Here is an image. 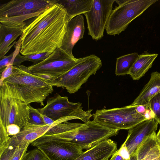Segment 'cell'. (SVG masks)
<instances>
[{"mask_svg":"<svg viewBox=\"0 0 160 160\" xmlns=\"http://www.w3.org/2000/svg\"><path fill=\"white\" fill-rule=\"evenodd\" d=\"M68 21L65 9L58 1L48 6L26 24L21 36L20 53H52L61 48Z\"/></svg>","mask_w":160,"mask_h":160,"instance_id":"1","label":"cell"},{"mask_svg":"<svg viewBox=\"0 0 160 160\" xmlns=\"http://www.w3.org/2000/svg\"><path fill=\"white\" fill-rule=\"evenodd\" d=\"M4 81L15 87L28 105L36 102L44 106V101L54 90L50 79L32 73L23 65L13 66L11 75Z\"/></svg>","mask_w":160,"mask_h":160,"instance_id":"2","label":"cell"},{"mask_svg":"<svg viewBox=\"0 0 160 160\" xmlns=\"http://www.w3.org/2000/svg\"><path fill=\"white\" fill-rule=\"evenodd\" d=\"M0 123L6 130L10 124H16L21 129L28 122V105L12 83L4 81L0 86Z\"/></svg>","mask_w":160,"mask_h":160,"instance_id":"3","label":"cell"},{"mask_svg":"<svg viewBox=\"0 0 160 160\" xmlns=\"http://www.w3.org/2000/svg\"><path fill=\"white\" fill-rule=\"evenodd\" d=\"M119 130L108 128L93 120L84 123L77 128L55 134L43 135L45 137L69 142L87 150L100 142L117 135Z\"/></svg>","mask_w":160,"mask_h":160,"instance_id":"4","label":"cell"},{"mask_svg":"<svg viewBox=\"0 0 160 160\" xmlns=\"http://www.w3.org/2000/svg\"><path fill=\"white\" fill-rule=\"evenodd\" d=\"M58 0H12L0 5V22L18 25L42 13Z\"/></svg>","mask_w":160,"mask_h":160,"instance_id":"5","label":"cell"},{"mask_svg":"<svg viewBox=\"0 0 160 160\" xmlns=\"http://www.w3.org/2000/svg\"><path fill=\"white\" fill-rule=\"evenodd\" d=\"M157 0H115L118 5L112 10L105 30L115 36L124 31L129 24Z\"/></svg>","mask_w":160,"mask_h":160,"instance_id":"6","label":"cell"},{"mask_svg":"<svg viewBox=\"0 0 160 160\" xmlns=\"http://www.w3.org/2000/svg\"><path fill=\"white\" fill-rule=\"evenodd\" d=\"M38 109L40 113L49 117L58 124L77 119L85 123L92 117V109L84 111L81 103L70 102L68 97L62 96L58 93L48 98L46 105Z\"/></svg>","mask_w":160,"mask_h":160,"instance_id":"7","label":"cell"},{"mask_svg":"<svg viewBox=\"0 0 160 160\" xmlns=\"http://www.w3.org/2000/svg\"><path fill=\"white\" fill-rule=\"evenodd\" d=\"M102 65V60L94 54L82 58L80 61L68 72L50 79L51 83L53 87L65 88L69 93H74L90 76L95 74Z\"/></svg>","mask_w":160,"mask_h":160,"instance_id":"8","label":"cell"},{"mask_svg":"<svg viewBox=\"0 0 160 160\" xmlns=\"http://www.w3.org/2000/svg\"><path fill=\"white\" fill-rule=\"evenodd\" d=\"M137 105L97 110L92 114L93 120L108 128L119 130H129L147 119L138 112Z\"/></svg>","mask_w":160,"mask_h":160,"instance_id":"9","label":"cell"},{"mask_svg":"<svg viewBox=\"0 0 160 160\" xmlns=\"http://www.w3.org/2000/svg\"><path fill=\"white\" fill-rule=\"evenodd\" d=\"M82 58H75L61 48H57L41 62L28 67L33 73L50 80L66 73L78 63Z\"/></svg>","mask_w":160,"mask_h":160,"instance_id":"10","label":"cell"},{"mask_svg":"<svg viewBox=\"0 0 160 160\" xmlns=\"http://www.w3.org/2000/svg\"><path fill=\"white\" fill-rule=\"evenodd\" d=\"M31 145L40 150L47 160H73L83 152L81 148L69 142L43 136Z\"/></svg>","mask_w":160,"mask_h":160,"instance_id":"11","label":"cell"},{"mask_svg":"<svg viewBox=\"0 0 160 160\" xmlns=\"http://www.w3.org/2000/svg\"><path fill=\"white\" fill-rule=\"evenodd\" d=\"M114 2L115 0H93L90 10L84 14L88 34L92 39L97 41L103 37Z\"/></svg>","mask_w":160,"mask_h":160,"instance_id":"12","label":"cell"},{"mask_svg":"<svg viewBox=\"0 0 160 160\" xmlns=\"http://www.w3.org/2000/svg\"><path fill=\"white\" fill-rule=\"evenodd\" d=\"M159 123L154 118L145 120L128 130L124 142L131 156L136 155L141 145L157 130Z\"/></svg>","mask_w":160,"mask_h":160,"instance_id":"13","label":"cell"},{"mask_svg":"<svg viewBox=\"0 0 160 160\" xmlns=\"http://www.w3.org/2000/svg\"><path fill=\"white\" fill-rule=\"evenodd\" d=\"M85 32L84 18L79 15L69 20L61 48L70 54L73 55L74 47L80 39L83 38Z\"/></svg>","mask_w":160,"mask_h":160,"instance_id":"14","label":"cell"},{"mask_svg":"<svg viewBox=\"0 0 160 160\" xmlns=\"http://www.w3.org/2000/svg\"><path fill=\"white\" fill-rule=\"evenodd\" d=\"M26 24L25 22L18 25L0 24V60L16 44L14 41L22 35Z\"/></svg>","mask_w":160,"mask_h":160,"instance_id":"15","label":"cell"},{"mask_svg":"<svg viewBox=\"0 0 160 160\" xmlns=\"http://www.w3.org/2000/svg\"><path fill=\"white\" fill-rule=\"evenodd\" d=\"M117 150L116 143L108 139L83 152L73 160H108Z\"/></svg>","mask_w":160,"mask_h":160,"instance_id":"16","label":"cell"},{"mask_svg":"<svg viewBox=\"0 0 160 160\" xmlns=\"http://www.w3.org/2000/svg\"><path fill=\"white\" fill-rule=\"evenodd\" d=\"M54 126L47 124L37 125L28 122L18 133L11 137L18 146L26 143L30 144L44 135Z\"/></svg>","mask_w":160,"mask_h":160,"instance_id":"17","label":"cell"},{"mask_svg":"<svg viewBox=\"0 0 160 160\" xmlns=\"http://www.w3.org/2000/svg\"><path fill=\"white\" fill-rule=\"evenodd\" d=\"M160 93V73L158 72H152L148 82L144 86L138 96L130 105H143L148 109L150 100Z\"/></svg>","mask_w":160,"mask_h":160,"instance_id":"18","label":"cell"},{"mask_svg":"<svg viewBox=\"0 0 160 160\" xmlns=\"http://www.w3.org/2000/svg\"><path fill=\"white\" fill-rule=\"evenodd\" d=\"M156 132L149 136L138 148L137 160H160V148Z\"/></svg>","mask_w":160,"mask_h":160,"instance_id":"19","label":"cell"},{"mask_svg":"<svg viewBox=\"0 0 160 160\" xmlns=\"http://www.w3.org/2000/svg\"><path fill=\"white\" fill-rule=\"evenodd\" d=\"M158 55L156 53H148L139 55L131 69L129 75L133 80H139L152 67L153 62Z\"/></svg>","mask_w":160,"mask_h":160,"instance_id":"20","label":"cell"},{"mask_svg":"<svg viewBox=\"0 0 160 160\" xmlns=\"http://www.w3.org/2000/svg\"><path fill=\"white\" fill-rule=\"evenodd\" d=\"M93 0H58V2L63 6L69 20L76 16L89 11Z\"/></svg>","mask_w":160,"mask_h":160,"instance_id":"21","label":"cell"},{"mask_svg":"<svg viewBox=\"0 0 160 160\" xmlns=\"http://www.w3.org/2000/svg\"><path fill=\"white\" fill-rule=\"evenodd\" d=\"M137 52L125 55L117 58L115 74L117 76L129 74L133 64L139 56Z\"/></svg>","mask_w":160,"mask_h":160,"instance_id":"22","label":"cell"},{"mask_svg":"<svg viewBox=\"0 0 160 160\" xmlns=\"http://www.w3.org/2000/svg\"><path fill=\"white\" fill-rule=\"evenodd\" d=\"M52 53L46 52L26 55H21L18 54L15 58L13 65L18 66L25 61L33 62V64L38 63L47 58Z\"/></svg>","mask_w":160,"mask_h":160,"instance_id":"23","label":"cell"},{"mask_svg":"<svg viewBox=\"0 0 160 160\" xmlns=\"http://www.w3.org/2000/svg\"><path fill=\"white\" fill-rule=\"evenodd\" d=\"M148 108L160 125V93L150 100Z\"/></svg>","mask_w":160,"mask_h":160,"instance_id":"24","label":"cell"},{"mask_svg":"<svg viewBox=\"0 0 160 160\" xmlns=\"http://www.w3.org/2000/svg\"><path fill=\"white\" fill-rule=\"evenodd\" d=\"M11 140V137L8 135L3 126L0 123V154L8 148Z\"/></svg>","mask_w":160,"mask_h":160,"instance_id":"25","label":"cell"},{"mask_svg":"<svg viewBox=\"0 0 160 160\" xmlns=\"http://www.w3.org/2000/svg\"><path fill=\"white\" fill-rule=\"evenodd\" d=\"M29 110L30 120L28 122L37 125L46 124L43 119L38 109H36L30 104L28 105Z\"/></svg>","mask_w":160,"mask_h":160,"instance_id":"26","label":"cell"},{"mask_svg":"<svg viewBox=\"0 0 160 160\" xmlns=\"http://www.w3.org/2000/svg\"><path fill=\"white\" fill-rule=\"evenodd\" d=\"M11 139L9 146L0 154V160H10L15 153L18 146L14 140L12 138Z\"/></svg>","mask_w":160,"mask_h":160,"instance_id":"27","label":"cell"},{"mask_svg":"<svg viewBox=\"0 0 160 160\" xmlns=\"http://www.w3.org/2000/svg\"><path fill=\"white\" fill-rule=\"evenodd\" d=\"M30 145L26 143L19 146L10 160H23L26 153L28 146Z\"/></svg>","mask_w":160,"mask_h":160,"instance_id":"28","label":"cell"},{"mask_svg":"<svg viewBox=\"0 0 160 160\" xmlns=\"http://www.w3.org/2000/svg\"><path fill=\"white\" fill-rule=\"evenodd\" d=\"M13 64L7 66L1 72L0 79V86L3 83L4 80L9 77L12 74L13 67Z\"/></svg>","mask_w":160,"mask_h":160,"instance_id":"29","label":"cell"},{"mask_svg":"<svg viewBox=\"0 0 160 160\" xmlns=\"http://www.w3.org/2000/svg\"><path fill=\"white\" fill-rule=\"evenodd\" d=\"M116 152L125 160H129L130 159V155L124 142L120 148L117 150Z\"/></svg>","mask_w":160,"mask_h":160,"instance_id":"30","label":"cell"},{"mask_svg":"<svg viewBox=\"0 0 160 160\" xmlns=\"http://www.w3.org/2000/svg\"><path fill=\"white\" fill-rule=\"evenodd\" d=\"M21 129L18 125L12 124L8 125L6 128V132L8 136H14L18 133Z\"/></svg>","mask_w":160,"mask_h":160,"instance_id":"31","label":"cell"},{"mask_svg":"<svg viewBox=\"0 0 160 160\" xmlns=\"http://www.w3.org/2000/svg\"><path fill=\"white\" fill-rule=\"evenodd\" d=\"M33 160H47L44 154L38 149H35Z\"/></svg>","mask_w":160,"mask_h":160,"instance_id":"32","label":"cell"},{"mask_svg":"<svg viewBox=\"0 0 160 160\" xmlns=\"http://www.w3.org/2000/svg\"><path fill=\"white\" fill-rule=\"evenodd\" d=\"M41 115L46 124L50 126H55L58 124L55 121L49 117L42 114Z\"/></svg>","mask_w":160,"mask_h":160,"instance_id":"33","label":"cell"},{"mask_svg":"<svg viewBox=\"0 0 160 160\" xmlns=\"http://www.w3.org/2000/svg\"><path fill=\"white\" fill-rule=\"evenodd\" d=\"M35 149L32 150L27 152L23 160H33Z\"/></svg>","mask_w":160,"mask_h":160,"instance_id":"34","label":"cell"},{"mask_svg":"<svg viewBox=\"0 0 160 160\" xmlns=\"http://www.w3.org/2000/svg\"><path fill=\"white\" fill-rule=\"evenodd\" d=\"M110 160H125L121 156L118 154L116 152L112 155Z\"/></svg>","mask_w":160,"mask_h":160,"instance_id":"35","label":"cell"},{"mask_svg":"<svg viewBox=\"0 0 160 160\" xmlns=\"http://www.w3.org/2000/svg\"><path fill=\"white\" fill-rule=\"evenodd\" d=\"M157 137L158 142V144L160 148V128H159V129L158 133L157 134Z\"/></svg>","mask_w":160,"mask_h":160,"instance_id":"36","label":"cell"},{"mask_svg":"<svg viewBox=\"0 0 160 160\" xmlns=\"http://www.w3.org/2000/svg\"><path fill=\"white\" fill-rule=\"evenodd\" d=\"M129 160H137L136 155L133 156H131L130 159Z\"/></svg>","mask_w":160,"mask_h":160,"instance_id":"37","label":"cell"},{"mask_svg":"<svg viewBox=\"0 0 160 160\" xmlns=\"http://www.w3.org/2000/svg\"><path fill=\"white\" fill-rule=\"evenodd\" d=\"M110 160V159H109V160Z\"/></svg>","mask_w":160,"mask_h":160,"instance_id":"38","label":"cell"}]
</instances>
